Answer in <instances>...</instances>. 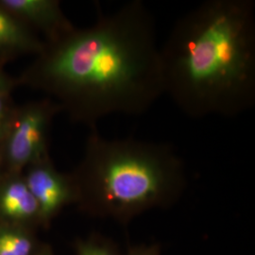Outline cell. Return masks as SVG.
<instances>
[{
    "label": "cell",
    "instance_id": "cell-1",
    "mask_svg": "<svg viewBox=\"0 0 255 255\" xmlns=\"http://www.w3.org/2000/svg\"><path fill=\"white\" fill-rule=\"evenodd\" d=\"M43 82L91 123L114 114L138 116L164 94L151 12L140 0L70 31L46 57Z\"/></svg>",
    "mask_w": 255,
    "mask_h": 255
},
{
    "label": "cell",
    "instance_id": "cell-2",
    "mask_svg": "<svg viewBox=\"0 0 255 255\" xmlns=\"http://www.w3.org/2000/svg\"><path fill=\"white\" fill-rule=\"evenodd\" d=\"M164 94L191 119L236 118L255 104V4L207 0L160 48Z\"/></svg>",
    "mask_w": 255,
    "mask_h": 255
},
{
    "label": "cell",
    "instance_id": "cell-3",
    "mask_svg": "<svg viewBox=\"0 0 255 255\" xmlns=\"http://www.w3.org/2000/svg\"><path fill=\"white\" fill-rule=\"evenodd\" d=\"M81 180L89 211L121 225L173 206L187 183L184 163L170 145L97 132L89 139Z\"/></svg>",
    "mask_w": 255,
    "mask_h": 255
},
{
    "label": "cell",
    "instance_id": "cell-4",
    "mask_svg": "<svg viewBox=\"0 0 255 255\" xmlns=\"http://www.w3.org/2000/svg\"><path fill=\"white\" fill-rule=\"evenodd\" d=\"M51 110L48 106L34 107L20 120L9 142V158L13 164H27L42 156Z\"/></svg>",
    "mask_w": 255,
    "mask_h": 255
},
{
    "label": "cell",
    "instance_id": "cell-5",
    "mask_svg": "<svg viewBox=\"0 0 255 255\" xmlns=\"http://www.w3.org/2000/svg\"><path fill=\"white\" fill-rule=\"evenodd\" d=\"M26 184L35 198L39 214L44 219L52 217L75 194L71 183L48 165L35 168L29 174Z\"/></svg>",
    "mask_w": 255,
    "mask_h": 255
},
{
    "label": "cell",
    "instance_id": "cell-6",
    "mask_svg": "<svg viewBox=\"0 0 255 255\" xmlns=\"http://www.w3.org/2000/svg\"><path fill=\"white\" fill-rule=\"evenodd\" d=\"M2 5L43 26L55 37L69 33L71 27L64 18L56 1L50 0H5Z\"/></svg>",
    "mask_w": 255,
    "mask_h": 255
},
{
    "label": "cell",
    "instance_id": "cell-7",
    "mask_svg": "<svg viewBox=\"0 0 255 255\" xmlns=\"http://www.w3.org/2000/svg\"><path fill=\"white\" fill-rule=\"evenodd\" d=\"M0 207L5 215L14 219L30 218L39 213L35 198L23 182H12L0 197Z\"/></svg>",
    "mask_w": 255,
    "mask_h": 255
},
{
    "label": "cell",
    "instance_id": "cell-8",
    "mask_svg": "<svg viewBox=\"0 0 255 255\" xmlns=\"http://www.w3.org/2000/svg\"><path fill=\"white\" fill-rule=\"evenodd\" d=\"M32 46L34 43L18 24L0 10V46Z\"/></svg>",
    "mask_w": 255,
    "mask_h": 255
},
{
    "label": "cell",
    "instance_id": "cell-9",
    "mask_svg": "<svg viewBox=\"0 0 255 255\" xmlns=\"http://www.w3.org/2000/svg\"><path fill=\"white\" fill-rule=\"evenodd\" d=\"M77 255H123L119 246L107 237H97L77 244Z\"/></svg>",
    "mask_w": 255,
    "mask_h": 255
},
{
    "label": "cell",
    "instance_id": "cell-10",
    "mask_svg": "<svg viewBox=\"0 0 255 255\" xmlns=\"http://www.w3.org/2000/svg\"><path fill=\"white\" fill-rule=\"evenodd\" d=\"M4 235L9 241L10 246L12 247L15 255H29L32 249V244L28 238L13 233H4Z\"/></svg>",
    "mask_w": 255,
    "mask_h": 255
},
{
    "label": "cell",
    "instance_id": "cell-11",
    "mask_svg": "<svg viewBox=\"0 0 255 255\" xmlns=\"http://www.w3.org/2000/svg\"><path fill=\"white\" fill-rule=\"evenodd\" d=\"M123 255H162L161 246L156 243L136 244L128 247Z\"/></svg>",
    "mask_w": 255,
    "mask_h": 255
},
{
    "label": "cell",
    "instance_id": "cell-12",
    "mask_svg": "<svg viewBox=\"0 0 255 255\" xmlns=\"http://www.w3.org/2000/svg\"><path fill=\"white\" fill-rule=\"evenodd\" d=\"M0 255H16L4 234L0 235Z\"/></svg>",
    "mask_w": 255,
    "mask_h": 255
},
{
    "label": "cell",
    "instance_id": "cell-13",
    "mask_svg": "<svg viewBox=\"0 0 255 255\" xmlns=\"http://www.w3.org/2000/svg\"><path fill=\"white\" fill-rule=\"evenodd\" d=\"M3 119V101L0 98V125H1V121Z\"/></svg>",
    "mask_w": 255,
    "mask_h": 255
},
{
    "label": "cell",
    "instance_id": "cell-14",
    "mask_svg": "<svg viewBox=\"0 0 255 255\" xmlns=\"http://www.w3.org/2000/svg\"><path fill=\"white\" fill-rule=\"evenodd\" d=\"M2 85H3V84H2V81H1V79H0V89L2 88Z\"/></svg>",
    "mask_w": 255,
    "mask_h": 255
}]
</instances>
